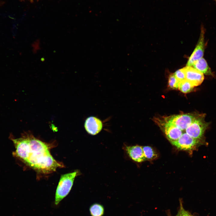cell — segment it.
<instances>
[{
    "label": "cell",
    "mask_w": 216,
    "mask_h": 216,
    "mask_svg": "<svg viewBox=\"0 0 216 216\" xmlns=\"http://www.w3.org/2000/svg\"><path fill=\"white\" fill-rule=\"evenodd\" d=\"M12 139L15 148L13 155L37 171L48 174L63 166L51 155L48 144L31 134Z\"/></svg>",
    "instance_id": "1"
},
{
    "label": "cell",
    "mask_w": 216,
    "mask_h": 216,
    "mask_svg": "<svg viewBox=\"0 0 216 216\" xmlns=\"http://www.w3.org/2000/svg\"><path fill=\"white\" fill-rule=\"evenodd\" d=\"M77 173V171H76L61 176L55 194V204L56 205H58L68 194Z\"/></svg>",
    "instance_id": "2"
},
{
    "label": "cell",
    "mask_w": 216,
    "mask_h": 216,
    "mask_svg": "<svg viewBox=\"0 0 216 216\" xmlns=\"http://www.w3.org/2000/svg\"><path fill=\"white\" fill-rule=\"evenodd\" d=\"M205 115L199 114L192 123L189 135L196 139L202 140L206 130L208 128L209 123L205 120Z\"/></svg>",
    "instance_id": "3"
},
{
    "label": "cell",
    "mask_w": 216,
    "mask_h": 216,
    "mask_svg": "<svg viewBox=\"0 0 216 216\" xmlns=\"http://www.w3.org/2000/svg\"><path fill=\"white\" fill-rule=\"evenodd\" d=\"M201 142V140L195 139L188 134H185L182 136L176 141L171 143L178 149L188 151L195 148Z\"/></svg>",
    "instance_id": "4"
},
{
    "label": "cell",
    "mask_w": 216,
    "mask_h": 216,
    "mask_svg": "<svg viewBox=\"0 0 216 216\" xmlns=\"http://www.w3.org/2000/svg\"><path fill=\"white\" fill-rule=\"evenodd\" d=\"M205 29L202 26L199 41L187 62L186 66H192L194 62L203 57L205 49Z\"/></svg>",
    "instance_id": "5"
},
{
    "label": "cell",
    "mask_w": 216,
    "mask_h": 216,
    "mask_svg": "<svg viewBox=\"0 0 216 216\" xmlns=\"http://www.w3.org/2000/svg\"><path fill=\"white\" fill-rule=\"evenodd\" d=\"M185 79L190 82L194 86L200 85L204 80V74L192 66H186L183 68Z\"/></svg>",
    "instance_id": "6"
},
{
    "label": "cell",
    "mask_w": 216,
    "mask_h": 216,
    "mask_svg": "<svg viewBox=\"0 0 216 216\" xmlns=\"http://www.w3.org/2000/svg\"><path fill=\"white\" fill-rule=\"evenodd\" d=\"M124 149L129 158L135 162L140 163L146 160L141 146H125Z\"/></svg>",
    "instance_id": "7"
},
{
    "label": "cell",
    "mask_w": 216,
    "mask_h": 216,
    "mask_svg": "<svg viewBox=\"0 0 216 216\" xmlns=\"http://www.w3.org/2000/svg\"><path fill=\"white\" fill-rule=\"evenodd\" d=\"M85 128L87 132L92 135H95L99 133L103 128L102 121L98 118L90 116L86 120L84 124Z\"/></svg>",
    "instance_id": "8"
},
{
    "label": "cell",
    "mask_w": 216,
    "mask_h": 216,
    "mask_svg": "<svg viewBox=\"0 0 216 216\" xmlns=\"http://www.w3.org/2000/svg\"><path fill=\"white\" fill-rule=\"evenodd\" d=\"M192 67L203 74L213 75L207 62L203 57L194 62Z\"/></svg>",
    "instance_id": "9"
},
{
    "label": "cell",
    "mask_w": 216,
    "mask_h": 216,
    "mask_svg": "<svg viewBox=\"0 0 216 216\" xmlns=\"http://www.w3.org/2000/svg\"><path fill=\"white\" fill-rule=\"evenodd\" d=\"M89 212L91 216H102L104 214V208L101 204L95 203L89 208Z\"/></svg>",
    "instance_id": "10"
},
{
    "label": "cell",
    "mask_w": 216,
    "mask_h": 216,
    "mask_svg": "<svg viewBox=\"0 0 216 216\" xmlns=\"http://www.w3.org/2000/svg\"><path fill=\"white\" fill-rule=\"evenodd\" d=\"M142 147L146 160H152L158 158V154L152 147L148 146Z\"/></svg>",
    "instance_id": "11"
},
{
    "label": "cell",
    "mask_w": 216,
    "mask_h": 216,
    "mask_svg": "<svg viewBox=\"0 0 216 216\" xmlns=\"http://www.w3.org/2000/svg\"><path fill=\"white\" fill-rule=\"evenodd\" d=\"M194 86L189 81L185 79L180 82L178 89L184 93H187L191 91Z\"/></svg>",
    "instance_id": "12"
},
{
    "label": "cell",
    "mask_w": 216,
    "mask_h": 216,
    "mask_svg": "<svg viewBox=\"0 0 216 216\" xmlns=\"http://www.w3.org/2000/svg\"><path fill=\"white\" fill-rule=\"evenodd\" d=\"M179 82L175 76L174 74L169 76L168 81V86L172 89H178Z\"/></svg>",
    "instance_id": "13"
},
{
    "label": "cell",
    "mask_w": 216,
    "mask_h": 216,
    "mask_svg": "<svg viewBox=\"0 0 216 216\" xmlns=\"http://www.w3.org/2000/svg\"><path fill=\"white\" fill-rule=\"evenodd\" d=\"M174 74L179 82L185 79V74L183 68L177 70Z\"/></svg>",
    "instance_id": "14"
},
{
    "label": "cell",
    "mask_w": 216,
    "mask_h": 216,
    "mask_svg": "<svg viewBox=\"0 0 216 216\" xmlns=\"http://www.w3.org/2000/svg\"><path fill=\"white\" fill-rule=\"evenodd\" d=\"M181 206L179 213L181 216H192L189 213L184 209L182 206Z\"/></svg>",
    "instance_id": "15"
},
{
    "label": "cell",
    "mask_w": 216,
    "mask_h": 216,
    "mask_svg": "<svg viewBox=\"0 0 216 216\" xmlns=\"http://www.w3.org/2000/svg\"><path fill=\"white\" fill-rule=\"evenodd\" d=\"M176 216H181V214H180V213L179 212L178 213V214H177V215Z\"/></svg>",
    "instance_id": "16"
},
{
    "label": "cell",
    "mask_w": 216,
    "mask_h": 216,
    "mask_svg": "<svg viewBox=\"0 0 216 216\" xmlns=\"http://www.w3.org/2000/svg\"><path fill=\"white\" fill-rule=\"evenodd\" d=\"M216 2V0H214Z\"/></svg>",
    "instance_id": "17"
}]
</instances>
